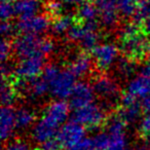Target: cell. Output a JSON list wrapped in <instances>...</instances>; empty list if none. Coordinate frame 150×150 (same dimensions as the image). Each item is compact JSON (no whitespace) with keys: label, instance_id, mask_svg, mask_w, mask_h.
<instances>
[{"label":"cell","instance_id":"cell-30","mask_svg":"<svg viewBox=\"0 0 150 150\" xmlns=\"http://www.w3.org/2000/svg\"><path fill=\"white\" fill-rule=\"evenodd\" d=\"M13 50V45L11 44V42L5 38H3L1 44H0V58H1L2 63H6L8 61Z\"/></svg>","mask_w":150,"mask_h":150},{"label":"cell","instance_id":"cell-43","mask_svg":"<svg viewBox=\"0 0 150 150\" xmlns=\"http://www.w3.org/2000/svg\"><path fill=\"white\" fill-rule=\"evenodd\" d=\"M146 145L149 147L150 149V136H148V137H146Z\"/></svg>","mask_w":150,"mask_h":150},{"label":"cell","instance_id":"cell-20","mask_svg":"<svg viewBox=\"0 0 150 150\" xmlns=\"http://www.w3.org/2000/svg\"><path fill=\"white\" fill-rule=\"evenodd\" d=\"M74 24V20L71 16H60V17L56 18L54 23L52 24V31L54 35L62 36L64 34L68 33L69 30L71 29V27Z\"/></svg>","mask_w":150,"mask_h":150},{"label":"cell","instance_id":"cell-14","mask_svg":"<svg viewBox=\"0 0 150 150\" xmlns=\"http://www.w3.org/2000/svg\"><path fill=\"white\" fill-rule=\"evenodd\" d=\"M95 95V91L91 84L86 81L78 82L70 96V106L75 110L83 108L94 103Z\"/></svg>","mask_w":150,"mask_h":150},{"label":"cell","instance_id":"cell-45","mask_svg":"<svg viewBox=\"0 0 150 150\" xmlns=\"http://www.w3.org/2000/svg\"><path fill=\"white\" fill-rule=\"evenodd\" d=\"M148 60H149V63H150V50H149V52H148Z\"/></svg>","mask_w":150,"mask_h":150},{"label":"cell","instance_id":"cell-4","mask_svg":"<svg viewBox=\"0 0 150 150\" xmlns=\"http://www.w3.org/2000/svg\"><path fill=\"white\" fill-rule=\"evenodd\" d=\"M43 41L44 38H41L39 36L23 34L15 39L13 43V50L15 54L21 59L33 56L44 57L42 52Z\"/></svg>","mask_w":150,"mask_h":150},{"label":"cell","instance_id":"cell-28","mask_svg":"<svg viewBox=\"0 0 150 150\" xmlns=\"http://www.w3.org/2000/svg\"><path fill=\"white\" fill-rule=\"evenodd\" d=\"M93 149L94 150H107L109 144L108 133H99L92 138Z\"/></svg>","mask_w":150,"mask_h":150},{"label":"cell","instance_id":"cell-37","mask_svg":"<svg viewBox=\"0 0 150 150\" xmlns=\"http://www.w3.org/2000/svg\"><path fill=\"white\" fill-rule=\"evenodd\" d=\"M71 150H94L93 149V143H92V138H86L81 143H79L77 146H75L73 149Z\"/></svg>","mask_w":150,"mask_h":150},{"label":"cell","instance_id":"cell-7","mask_svg":"<svg viewBox=\"0 0 150 150\" xmlns=\"http://www.w3.org/2000/svg\"><path fill=\"white\" fill-rule=\"evenodd\" d=\"M75 79L76 77L69 70L61 69V71L57 74L56 77L52 81L48 82L50 95L58 100L70 98L71 94L76 86Z\"/></svg>","mask_w":150,"mask_h":150},{"label":"cell","instance_id":"cell-3","mask_svg":"<svg viewBox=\"0 0 150 150\" xmlns=\"http://www.w3.org/2000/svg\"><path fill=\"white\" fill-rule=\"evenodd\" d=\"M127 123L118 116L110 117L107 121L109 144L107 150H129V140L125 132Z\"/></svg>","mask_w":150,"mask_h":150},{"label":"cell","instance_id":"cell-15","mask_svg":"<svg viewBox=\"0 0 150 150\" xmlns=\"http://www.w3.org/2000/svg\"><path fill=\"white\" fill-rule=\"evenodd\" d=\"M16 129V111L11 106H3L0 113V134L2 141H8L13 136Z\"/></svg>","mask_w":150,"mask_h":150},{"label":"cell","instance_id":"cell-16","mask_svg":"<svg viewBox=\"0 0 150 150\" xmlns=\"http://www.w3.org/2000/svg\"><path fill=\"white\" fill-rule=\"evenodd\" d=\"M92 58L86 52L76 54L69 63V71L75 77H84L91 72Z\"/></svg>","mask_w":150,"mask_h":150},{"label":"cell","instance_id":"cell-9","mask_svg":"<svg viewBox=\"0 0 150 150\" xmlns=\"http://www.w3.org/2000/svg\"><path fill=\"white\" fill-rule=\"evenodd\" d=\"M69 110V105L64 100L52 101L45 106L41 118L52 127L60 129L68 119Z\"/></svg>","mask_w":150,"mask_h":150},{"label":"cell","instance_id":"cell-27","mask_svg":"<svg viewBox=\"0 0 150 150\" xmlns=\"http://www.w3.org/2000/svg\"><path fill=\"white\" fill-rule=\"evenodd\" d=\"M93 3L97 6L99 13H109L117 11V0H93Z\"/></svg>","mask_w":150,"mask_h":150},{"label":"cell","instance_id":"cell-13","mask_svg":"<svg viewBox=\"0 0 150 150\" xmlns=\"http://www.w3.org/2000/svg\"><path fill=\"white\" fill-rule=\"evenodd\" d=\"M142 110L141 103H139L138 99L125 93L120 99V109L117 115L127 125H133L140 118Z\"/></svg>","mask_w":150,"mask_h":150},{"label":"cell","instance_id":"cell-38","mask_svg":"<svg viewBox=\"0 0 150 150\" xmlns=\"http://www.w3.org/2000/svg\"><path fill=\"white\" fill-rule=\"evenodd\" d=\"M1 73H2V78H8L11 73H15V68L11 67L8 63H2V68H1Z\"/></svg>","mask_w":150,"mask_h":150},{"label":"cell","instance_id":"cell-12","mask_svg":"<svg viewBox=\"0 0 150 150\" xmlns=\"http://www.w3.org/2000/svg\"><path fill=\"white\" fill-rule=\"evenodd\" d=\"M50 26L46 16L35 15L28 18H21L17 24V29L26 35L39 36L45 33Z\"/></svg>","mask_w":150,"mask_h":150},{"label":"cell","instance_id":"cell-6","mask_svg":"<svg viewBox=\"0 0 150 150\" xmlns=\"http://www.w3.org/2000/svg\"><path fill=\"white\" fill-rule=\"evenodd\" d=\"M119 48L112 42L100 43L92 50V57L95 65L103 71L109 70L115 63L118 62Z\"/></svg>","mask_w":150,"mask_h":150},{"label":"cell","instance_id":"cell-17","mask_svg":"<svg viewBox=\"0 0 150 150\" xmlns=\"http://www.w3.org/2000/svg\"><path fill=\"white\" fill-rule=\"evenodd\" d=\"M59 133V129L56 127L48 125L46 121H44L42 118H40L37 122L34 125L31 132L32 139L36 143L42 144L44 142L48 141L50 139H54V136Z\"/></svg>","mask_w":150,"mask_h":150},{"label":"cell","instance_id":"cell-21","mask_svg":"<svg viewBox=\"0 0 150 150\" xmlns=\"http://www.w3.org/2000/svg\"><path fill=\"white\" fill-rule=\"evenodd\" d=\"M17 88L8 81V78H2L1 82V102L3 106H11L17 99Z\"/></svg>","mask_w":150,"mask_h":150},{"label":"cell","instance_id":"cell-23","mask_svg":"<svg viewBox=\"0 0 150 150\" xmlns=\"http://www.w3.org/2000/svg\"><path fill=\"white\" fill-rule=\"evenodd\" d=\"M136 61L132 60L129 58H120L117 62L116 71L118 75L123 79H127L131 76H133L134 73L136 72Z\"/></svg>","mask_w":150,"mask_h":150},{"label":"cell","instance_id":"cell-39","mask_svg":"<svg viewBox=\"0 0 150 150\" xmlns=\"http://www.w3.org/2000/svg\"><path fill=\"white\" fill-rule=\"evenodd\" d=\"M58 1L66 6H77V5L80 6L86 2V0H58Z\"/></svg>","mask_w":150,"mask_h":150},{"label":"cell","instance_id":"cell-2","mask_svg":"<svg viewBox=\"0 0 150 150\" xmlns=\"http://www.w3.org/2000/svg\"><path fill=\"white\" fill-rule=\"evenodd\" d=\"M105 107L99 104H92L75 110L74 120L80 123L84 127L96 129L103 125L106 121V111Z\"/></svg>","mask_w":150,"mask_h":150},{"label":"cell","instance_id":"cell-22","mask_svg":"<svg viewBox=\"0 0 150 150\" xmlns=\"http://www.w3.org/2000/svg\"><path fill=\"white\" fill-rule=\"evenodd\" d=\"M142 0H117V11L123 18L136 16Z\"/></svg>","mask_w":150,"mask_h":150},{"label":"cell","instance_id":"cell-11","mask_svg":"<svg viewBox=\"0 0 150 150\" xmlns=\"http://www.w3.org/2000/svg\"><path fill=\"white\" fill-rule=\"evenodd\" d=\"M44 67V59L42 56L29 57L20 61L15 67V74L20 80H32L42 73Z\"/></svg>","mask_w":150,"mask_h":150},{"label":"cell","instance_id":"cell-46","mask_svg":"<svg viewBox=\"0 0 150 150\" xmlns=\"http://www.w3.org/2000/svg\"><path fill=\"white\" fill-rule=\"evenodd\" d=\"M33 150H38V149H33Z\"/></svg>","mask_w":150,"mask_h":150},{"label":"cell","instance_id":"cell-10","mask_svg":"<svg viewBox=\"0 0 150 150\" xmlns=\"http://www.w3.org/2000/svg\"><path fill=\"white\" fill-rule=\"evenodd\" d=\"M125 93L135 98H142L150 95V63L140 68L138 75L127 82Z\"/></svg>","mask_w":150,"mask_h":150},{"label":"cell","instance_id":"cell-41","mask_svg":"<svg viewBox=\"0 0 150 150\" xmlns=\"http://www.w3.org/2000/svg\"><path fill=\"white\" fill-rule=\"evenodd\" d=\"M144 30L146 33L150 34V19H147L144 23Z\"/></svg>","mask_w":150,"mask_h":150},{"label":"cell","instance_id":"cell-34","mask_svg":"<svg viewBox=\"0 0 150 150\" xmlns=\"http://www.w3.org/2000/svg\"><path fill=\"white\" fill-rule=\"evenodd\" d=\"M139 129L142 135L146 136V137L150 136V112L147 113V114L142 118L141 122H140Z\"/></svg>","mask_w":150,"mask_h":150},{"label":"cell","instance_id":"cell-35","mask_svg":"<svg viewBox=\"0 0 150 150\" xmlns=\"http://www.w3.org/2000/svg\"><path fill=\"white\" fill-rule=\"evenodd\" d=\"M61 147H62V145H61L60 141L54 138V139H50L42 143L40 150H61Z\"/></svg>","mask_w":150,"mask_h":150},{"label":"cell","instance_id":"cell-33","mask_svg":"<svg viewBox=\"0 0 150 150\" xmlns=\"http://www.w3.org/2000/svg\"><path fill=\"white\" fill-rule=\"evenodd\" d=\"M62 11H63V4L61 2H59L58 0L54 1H50L47 4V11L54 17H60L62 16Z\"/></svg>","mask_w":150,"mask_h":150},{"label":"cell","instance_id":"cell-40","mask_svg":"<svg viewBox=\"0 0 150 150\" xmlns=\"http://www.w3.org/2000/svg\"><path fill=\"white\" fill-rule=\"evenodd\" d=\"M141 107H142V109H143L144 111H146L147 113L150 112V95L145 97L144 99H142Z\"/></svg>","mask_w":150,"mask_h":150},{"label":"cell","instance_id":"cell-24","mask_svg":"<svg viewBox=\"0 0 150 150\" xmlns=\"http://www.w3.org/2000/svg\"><path fill=\"white\" fill-rule=\"evenodd\" d=\"M98 15H99V11L94 3L86 2L78 7L77 17L82 23L96 21Z\"/></svg>","mask_w":150,"mask_h":150},{"label":"cell","instance_id":"cell-29","mask_svg":"<svg viewBox=\"0 0 150 150\" xmlns=\"http://www.w3.org/2000/svg\"><path fill=\"white\" fill-rule=\"evenodd\" d=\"M135 18L137 22L150 19V0H142Z\"/></svg>","mask_w":150,"mask_h":150},{"label":"cell","instance_id":"cell-26","mask_svg":"<svg viewBox=\"0 0 150 150\" xmlns=\"http://www.w3.org/2000/svg\"><path fill=\"white\" fill-rule=\"evenodd\" d=\"M118 11H109L100 13V23L105 29L111 30L118 23Z\"/></svg>","mask_w":150,"mask_h":150},{"label":"cell","instance_id":"cell-42","mask_svg":"<svg viewBox=\"0 0 150 150\" xmlns=\"http://www.w3.org/2000/svg\"><path fill=\"white\" fill-rule=\"evenodd\" d=\"M133 150H150L149 149V147H148L147 145H143V144H142V145H138V146H136L135 148H134Z\"/></svg>","mask_w":150,"mask_h":150},{"label":"cell","instance_id":"cell-8","mask_svg":"<svg viewBox=\"0 0 150 150\" xmlns=\"http://www.w3.org/2000/svg\"><path fill=\"white\" fill-rule=\"evenodd\" d=\"M86 139V129L75 120L66 122L58 133V140L67 149H73Z\"/></svg>","mask_w":150,"mask_h":150},{"label":"cell","instance_id":"cell-32","mask_svg":"<svg viewBox=\"0 0 150 150\" xmlns=\"http://www.w3.org/2000/svg\"><path fill=\"white\" fill-rule=\"evenodd\" d=\"M0 13H1V18H2L3 22L9 21L16 15L15 5H13L11 3L2 2L1 7H0Z\"/></svg>","mask_w":150,"mask_h":150},{"label":"cell","instance_id":"cell-5","mask_svg":"<svg viewBox=\"0 0 150 150\" xmlns=\"http://www.w3.org/2000/svg\"><path fill=\"white\" fill-rule=\"evenodd\" d=\"M95 94L111 106L117 100L119 95V86L115 79L109 75L101 74L94 78L92 84Z\"/></svg>","mask_w":150,"mask_h":150},{"label":"cell","instance_id":"cell-31","mask_svg":"<svg viewBox=\"0 0 150 150\" xmlns=\"http://www.w3.org/2000/svg\"><path fill=\"white\" fill-rule=\"evenodd\" d=\"M3 150H30V147L29 144L24 140L13 139L11 141H8Z\"/></svg>","mask_w":150,"mask_h":150},{"label":"cell","instance_id":"cell-1","mask_svg":"<svg viewBox=\"0 0 150 150\" xmlns=\"http://www.w3.org/2000/svg\"><path fill=\"white\" fill-rule=\"evenodd\" d=\"M119 50L125 57L134 61L142 60L150 50L149 40L135 23L127 24L119 31Z\"/></svg>","mask_w":150,"mask_h":150},{"label":"cell","instance_id":"cell-19","mask_svg":"<svg viewBox=\"0 0 150 150\" xmlns=\"http://www.w3.org/2000/svg\"><path fill=\"white\" fill-rule=\"evenodd\" d=\"M35 121V113L32 109L28 107H21L16 111V123H17V129L20 131H26Z\"/></svg>","mask_w":150,"mask_h":150},{"label":"cell","instance_id":"cell-36","mask_svg":"<svg viewBox=\"0 0 150 150\" xmlns=\"http://www.w3.org/2000/svg\"><path fill=\"white\" fill-rule=\"evenodd\" d=\"M17 29V27L13 25L9 21L3 22L1 24V32H2L3 36L4 37H8V36H11L13 33H15V30Z\"/></svg>","mask_w":150,"mask_h":150},{"label":"cell","instance_id":"cell-44","mask_svg":"<svg viewBox=\"0 0 150 150\" xmlns=\"http://www.w3.org/2000/svg\"><path fill=\"white\" fill-rule=\"evenodd\" d=\"M18 0H2V2H6V3H13V2H17Z\"/></svg>","mask_w":150,"mask_h":150},{"label":"cell","instance_id":"cell-25","mask_svg":"<svg viewBox=\"0 0 150 150\" xmlns=\"http://www.w3.org/2000/svg\"><path fill=\"white\" fill-rule=\"evenodd\" d=\"M88 27L86 23H78V24H74V25L71 27V29L69 30V32L67 33L69 40L73 42H78L79 43L82 40L83 36L86 35V31H88Z\"/></svg>","mask_w":150,"mask_h":150},{"label":"cell","instance_id":"cell-18","mask_svg":"<svg viewBox=\"0 0 150 150\" xmlns=\"http://www.w3.org/2000/svg\"><path fill=\"white\" fill-rule=\"evenodd\" d=\"M43 6L42 0H18L15 3L16 15L21 18H28L38 15Z\"/></svg>","mask_w":150,"mask_h":150}]
</instances>
